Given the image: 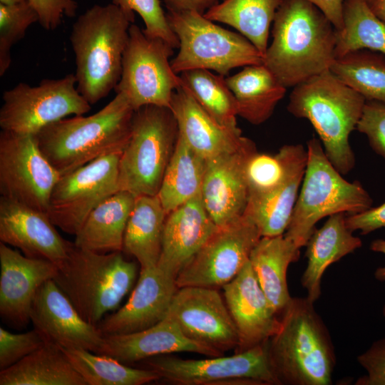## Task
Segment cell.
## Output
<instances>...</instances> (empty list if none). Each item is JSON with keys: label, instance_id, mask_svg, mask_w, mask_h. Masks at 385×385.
I'll return each mask as SVG.
<instances>
[{"label": "cell", "instance_id": "6da1fadb", "mask_svg": "<svg viewBox=\"0 0 385 385\" xmlns=\"http://www.w3.org/2000/svg\"><path fill=\"white\" fill-rule=\"evenodd\" d=\"M263 64L286 88L329 71L335 56L336 29L307 0H283Z\"/></svg>", "mask_w": 385, "mask_h": 385}, {"label": "cell", "instance_id": "7a4b0ae2", "mask_svg": "<svg viewBox=\"0 0 385 385\" xmlns=\"http://www.w3.org/2000/svg\"><path fill=\"white\" fill-rule=\"evenodd\" d=\"M134 20L135 14L111 3L93 5L73 23L69 39L75 55L76 87L91 105L117 86Z\"/></svg>", "mask_w": 385, "mask_h": 385}, {"label": "cell", "instance_id": "3957f363", "mask_svg": "<svg viewBox=\"0 0 385 385\" xmlns=\"http://www.w3.org/2000/svg\"><path fill=\"white\" fill-rule=\"evenodd\" d=\"M134 110L121 93L88 115L53 122L36 135L38 145L61 175L103 156L120 153L128 142Z\"/></svg>", "mask_w": 385, "mask_h": 385}, {"label": "cell", "instance_id": "277c9868", "mask_svg": "<svg viewBox=\"0 0 385 385\" xmlns=\"http://www.w3.org/2000/svg\"><path fill=\"white\" fill-rule=\"evenodd\" d=\"M280 314L281 327L269 340V351L281 384H331L334 347L314 302L292 297Z\"/></svg>", "mask_w": 385, "mask_h": 385}, {"label": "cell", "instance_id": "5b68a950", "mask_svg": "<svg viewBox=\"0 0 385 385\" xmlns=\"http://www.w3.org/2000/svg\"><path fill=\"white\" fill-rule=\"evenodd\" d=\"M365 102L364 96L329 70L294 86L287 110L311 123L328 159L346 175L355 165L349 135L356 128Z\"/></svg>", "mask_w": 385, "mask_h": 385}, {"label": "cell", "instance_id": "8992f818", "mask_svg": "<svg viewBox=\"0 0 385 385\" xmlns=\"http://www.w3.org/2000/svg\"><path fill=\"white\" fill-rule=\"evenodd\" d=\"M53 279L80 315L98 326L132 287L137 265L122 252L100 253L73 245Z\"/></svg>", "mask_w": 385, "mask_h": 385}, {"label": "cell", "instance_id": "52a82bcc", "mask_svg": "<svg viewBox=\"0 0 385 385\" xmlns=\"http://www.w3.org/2000/svg\"><path fill=\"white\" fill-rule=\"evenodd\" d=\"M307 165L284 236L299 248L304 247L316 224L338 213L353 215L372 207V199L358 181L345 180L324 153L320 140L307 143Z\"/></svg>", "mask_w": 385, "mask_h": 385}, {"label": "cell", "instance_id": "ba28073f", "mask_svg": "<svg viewBox=\"0 0 385 385\" xmlns=\"http://www.w3.org/2000/svg\"><path fill=\"white\" fill-rule=\"evenodd\" d=\"M168 21L178 42L170 61L180 74L193 69L226 76L235 68L263 64V55L244 36L218 26L195 11L168 10Z\"/></svg>", "mask_w": 385, "mask_h": 385}, {"label": "cell", "instance_id": "9c48e42d", "mask_svg": "<svg viewBox=\"0 0 385 385\" xmlns=\"http://www.w3.org/2000/svg\"><path fill=\"white\" fill-rule=\"evenodd\" d=\"M170 109L148 105L134 111L118 165L119 190L157 195L178 138Z\"/></svg>", "mask_w": 385, "mask_h": 385}, {"label": "cell", "instance_id": "30bf717a", "mask_svg": "<svg viewBox=\"0 0 385 385\" xmlns=\"http://www.w3.org/2000/svg\"><path fill=\"white\" fill-rule=\"evenodd\" d=\"M269 340L230 356L183 359L164 354L143 362L160 379L175 385H281L270 359Z\"/></svg>", "mask_w": 385, "mask_h": 385}, {"label": "cell", "instance_id": "8fae6325", "mask_svg": "<svg viewBox=\"0 0 385 385\" xmlns=\"http://www.w3.org/2000/svg\"><path fill=\"white\" fill-rule=\"evenodd\" d=\"M173 49L163 39L145 34L138 25H130L115 91L125 96L134 111L148 105L170 108L174 91L182 85L169 59Z\"/></svg>", "mask_w": 385, "mask_h": 385}, {"label": "cell", "instance_id": "7c38bea8", "mask_svg": "<svg viewBox=\"0 0 385 385\" xmlns=\"http://www.w3.org/2000/svg\"><path fill=\"white\" fill-rule=\"evenodd\" d=\"M91 104L76 87L75 74L43 79L38 86L19 83L5 91L0 109L1 130L36 135L48 125L69 115H83Z\"/></svg>", "mask_w": 385, "mask_h": 385}, {"label": "cell", "instance_id": "4fadbf2b", "mask_svg": "<svg viewBox=\"0 0 385 385\" xmlns=\"http://www.w3.org/2000/svg\"><path fill=\"white\" fill-rule=\"evenodd\" d=\"M60 177L41 151L35 135L1 131L2 197L47 213L52 190Z\"/></svg>", "mask_w": 385, "mask_h": 385}, {"label": "cell", "instance_id": "5bb4252c", "mask_svg": "<svg viewBox=\"0 0 385 385\" xmlns=\"http://www.w3.org/2000/svg\"><path fill=\"white\" fill-rule=\"evenodd\" d=\"M120 154L103 156L61 175L52 190L47 210L56 227L75 235L89 213L119 191Z\"/></svg>", "mask_w": 385, "mask_h": 385}, {"label": "cell", "instance_id": "9a60e30c", "mask_svg": "<svg viewBox=\"0 0 385 385\" xmlns=\"http://www.w3.org/2000/svg\"><path fill=\"white\" fill-rule=\"evenodd\" d=\"M261 237L258 228L245 215L218 227L180 270L175 280L178 288L222 287L242 270Z\"/></svg>", "mask_w": 385, "mask_h": 385}, {"label": "cell", "instance_id": "2e32d148", "mask_svg": "<svg viewBox=\"0 0 385 385\" xmlns=\"http://www.w3.org/2000/svg\"><path fill=\"white\" fill-rule=\"evenodd\" d=\"M166 316L178 324L185 337L222 354L238 346L236 327L215 288H178Z\"/></svg>", "mask_w": 385, "mask_h": 385}, {"label": "cell", "instance_id": "e0dca14e", "mask_svg": "<svg viewBox=\"0 0 385 385\" xmlns=\"http://www.w3.org/2000/svg\"><path fill=\"white\" fill-rule=\"evenodd\" d=\"M30 321L46 342L61 349H83L98 354L104 342V334L98 326L80 315L53 279L38 289Z\"/></svg>", "mask_w": 385, "mask_h": 385}, {"label": "cell", "instance_id": "ac0fdd59", "mask_svg": "<svg viewBox=\"0 0 385 385\" xmlns=\"http://www.w3.org/2000/svg\"><path fill=\"white\" fill-rule=\"evenodd\" d=\"M256 150L255 143L246 138L237 150L207 160L201 197L205 210L218 227L244 215L248 201L245 165Z\"/></svg>", "mask_w": 385, "mask_h": 385}, {"label": "cell", "instance_id": "d6986e66", "mask_svg": "<svg viewBox=\"0 0 385 385\" xmlns=\"http://www.w3.org/2000/svg\"><path fill=\"white\" fill-rule=\"evenodd\" d=\"M47 213L0 197V240L25 256L47 260L59 267L74 245L57 231Z\"/></svg>", "mask_w": 385, "mask_h": 385}, {"label": "cell", "instance_id": "ffe728a7", "mask_svg": "<svg viewBox=\"0 0 385 385\" xmlns=\"http://www.w3.org/2000/svg\"><path fill=\"white\" fill-rule=\"evenodd\" d=\"M222 289L239 337L235 353L262 344L277 333L280 318L260 286L250 261Z\"/></svg>", "mask_w": 385, "mask_h": 385}, {"label": "cell", "instance_id": "44dd1931", "mask_svg": "<svg viewBox=\"0 0 385 385\" xmlns=\"http://www.w3.org/2000/svg\"><path fill=\"white\" fill-rule=\"evenodd\" d=\"M0 265V314L14 326H25L38 289L56 277L58 268L47 260L26 257L1 242Z\"/></svg>", "mask_w": 385, "mask_h": 385}, {"label": "cell", "instance_id": "7402d4cb", "mask_svg": "<svg viewBox=\"0 0 385 385\" xmlns=\"http://www.w3.org/2000/svg\"><path fill=\"white\" fill-rule=\"evenodd\" d=\"M176 279L158 266L140 269L127 303L98 324L104 335L123 334L148 329L163 319L178 289Z\"/></svg>", "mask_w": 385, "mask_h": 385}, {"label": "cell", "instance_id": "603a6c76", "mask_svg": "<svg viewBox=\"0 0 385 385\" xmlns=\"http://www.w3.org/2000/svg\"><path fill=\"white\" fill-rule=\"evenodd\" d=\"M218 229L202 202L201 193L166 217L157 266L175 279Z\"/></svg>", "mask_w": 385, "mask_h": 385}, {"label": "cell", "instance_id": "cb8c5ba5", "mask_svg": "<svg viewBox=\"0 0 385 385\" xmlns=\"http://www.w3.org/2000/svg\"><path fill=\"white\" fill-rule=\"evenodd\" d=\"M183 351L210 357L223 355L212 348L185 337L178 324L168 316L142 331L104 335L103 346L98 354L128 364L155 356Z\"/></svg>", "mask_w": 385, "mask_h": 385}, {"label": "cell", "instance_id": "d4e9b609", "mask_svg": "<svg viewBox=\"0 0 385 385\" xmlns=\"http://www.w3.org/2000/svg\"><path fill=\"white\" fill-rule=\"evenodd\" d=\"M170 109L178 134L206 160L237 150L246 139L240 128L232 129L219 123L182 86L174 91Z\"/></svg>", "mask_w": 385, "mask_h": 385}, {"label": "cell", "instance_id": "484cf974", "mask_svg": "<svg viewBox=\"0 0 385 385\" xmlns=\"http://www.w3.org/2000/svg\"><path fill=\"white\" fill-rule=\"evenodd\" d=\"M287 173L271 192L249 199L244 215L258 228L262 237L284 235L289 224L304 178L307 149L301 144L285 145Z\"/></svg>", "mask_w": 385, "mask_h": 385}, {"label": "cell", "instance_id": "4316f807", "mask_svg": "<svg viewBox=\"0 0 385 385\" xmlns=\"http://www.w3.org/2000/svg\"><path fill=\"white\" fill-rule=\"evenodd\" d=\"M346 217L345 213L329 216L320 228L314 229L305 245L307 264L301 283L313 302L321 295L322 277L327 267L362 245L347 227Z\"/></svg>", "mask_w": 385, "mask_h": 385}, {"label": "cell", "instance_id": "83f0119b", "mask_svg": "<svg viewBox=\"0 0 385 385\" xmlns=\"http://www.w3.org/2000/svg\"><path fill=\"white\" fill-rule=\"evenodd\" d=\"M136 196L119 190L98 204L75 235L78 247L100 253L123 252L126 225Z\"/></svg>", "mask_w": 385, "mask_h": 385}, {"label": "cell", "instance_id": "f1b7e54d", "mask_svg": "<svg viewBox=\"0 0 385 385\" xmlns=\"http://www.w3.org/2000/svg\"><path fill=\"white\" fill-rule=\"evenodd\" d=\"M300 248L284 235L261 237L249 261L272 308L280 314L290 301L287 282L289 265L299 257Z\"/></svg>", "mask_w": 385, "mask_h": 385}, {"label": "cell", "instance_id": "f546056e", "mask_svg": "<svg viewBox=\"0 0 385 385\" xmlns=\"http://www.w3.org/2000/svg\"><path fill=\"white\" fill-rule=\"evenodd\" d=\"M225 80L235 96L238 116L253 125L270 118L287 91L264 64L245 66Z\"/></svg>", "mask_w": 385, "mask_h": 385}, {"label": "cell", "instance_id": "4dcf8cb0", "mask_svg": "<svg viewBox=\"0 0 385 385\" xmlns=\"http://www.w3.org/2000/svg\"><path fill=\"white\" fill-rule=\"evenodd\" d=\"M0 385H86L63 350L53 343L0 371Z\"/></svg>", "mask_w": 385, "mask_h": 385}, {"label": "cell", "instance_id": "1f68e13d", "mask_svg": "<svg viewBox=\"0 0 385 385\" xmlns=\"http://www.w3.org/2000/svg\"><path fill=\"white\" fill-rule=\"evenodd\" d=\"M167 215L157 195L136 196L124 234L123 251L133 256L140 269L158 265Z\"/></svg>", "mask_w": 385, "mask_h": 385}, {"label": "cell", "instance_id": "d6a6232c", "mask_svg": "<svg viewBox=\"0 0 385 385\" xmlns=\"http://www.w3.org/2000/svg\"><path fill=\"white\" fill-rule=\"evenodd\" d=\"M206 165L207 160L178 133L157 194L167 215L201 193Z\"/></svg>", "mask_w": 385, "mask_h": 385}, {"label": "cell", "instance_id": "836d02e7", "mask_svg": "<svg viewBox=\"0 0 385 385\" xmlns=\"http://www.w3.org/2000/svg\"><path fill=\"white\" fill-rule=\"evenodd\" d=\"M283 0H224L204 16L229 25L246 37L263 55L268 47L270 29Z\"/></svg>", "mask_w": 385, "mask_h": 385}, {"label": "cell", "instance_id": "e575fe53", "mask_svg": "<svg viewBox=\"0 0 385 385\" xmlns=\"http://www.w3.org/2000/svg\"><path fill=\"white\" fill-rule=\"evenodd\" d=\"M343 21L342 29L336 30V58L363 49L385 55V21L365 0H344Z\"/></svg>", "mask_w": 385, "mask_h": 385}, {"label": "cell", "instance_id": "d590c367", "mask_svg": "<svg viewBox=\"0 0 385 385\" xmlns=\"http://www.w3.org/2000/svg\"><path fill=\"white\" fill-rule=\"evenodd\" d=\"M86 385H142L160 379L150 369L127 366L110 356L83 349H62Z\"/></svg>", "mask_w": 385, "mask_h": 385}, {"label": "cell", "instance_id": "8d00e7d4", "mask_svg": "<svg viewBox=\"0 0 385 385\" xmlns=\"http://www.w3.org/2000/svg\"><path fill=\"white\" fill-rule=\"evenodd\" d=\"M330 71L366 101L385 103V55L358 50L335 58Z\"/></svg>", "mask_w": 385, "mask_h": 385}, {"label": "cell", "instance_id": "74e56055", "mask_svg": "<svg viewBox=\"0 0 385 385\" xmlns=\"http://www.w3.org/2000/svg\"><path fill=\"white\" fill-rule=\"evenodd\" d=\"M180 77L181 86L210 115L224 126L239 129L236 101L224 76L193 69L180 73Z\"/></svg>", "mask_w": 385, "mask_h": 385}, {"label": "cell", "instance_id": "f35d334b", "mask_svg": "<svg viewBox=\"0 0 385 385\" xmlns=\"http://www.w3.org/2000/svg\"><path fill=\"white\" fill-rule=\"evenodd\" d=\"M287 173L285 145L271 155L255 151L245 165L248 200L265 195L278 188Z\"/></svg>", "mask_w": 385, "mask_h": 385}, {"label": "cell", "instance_id": "ab89813d", "mask_svg": "<svg viewBox=\"0 0 385 385\" xmlns=\"http://www.w3.org/2000/svg\"><path fill=\"white\" fill-rule=\"evenodd\" d=\"M36 22H38V15L28 0L12 5L0 4V76L11 65L12 46Z\"/></svg>", "mask_w": 385, "mask_h": 385}, {"label": "cell", "instance_id": "60d3db41", "mask_svg": "<svg viewBox=\"0 0 385 385\" xmlns=\"http://www.w3.org/2000/svg\"><path fill=\"white\" fill-rule=\"evenodd\" d=\"M111 3L128 13H137L143 21L145 34L161 38L173 48H178V39L169 25L160 0H111Z\"/></svg>", "mask_w": 385, "mask_h": 385}, {"label": "cell", "instance_id": "b9f144b4", "mask_svg": "<svg viewBox=\"0 0 385 385\" xmlns=\"http://www.w3.org/2000/svg\"><path fill=\"white\" fill-rule=\"evenodd\" d=\"M46 341L35 329L24 333H11L0 327V369L17 363L41 347Z\"/></svg>", "mask_w": 385, "mask_h": 385}, {"label": "cell", "instance_id": "7bdbcfd3", "mask_svg": "<svg viewBox=\"0 0 385 385\" xmlns=\"http://www.w3.org/2000/svg\"><path fill=\"white\" fill-rule=\"evenodd\" d=\"M356 130L366 135L372 149L385 159V103L366 101Z\"/></svg>", "mask_w": 385, "mask_h": 385}, {"label": "cell", "instance_id": "ee69618b", "mask_svg": "<svg viewBox=\"0 0 385 385\" xmlns=\"http://www.w3.org/2000/svg\"><path fill=\"white\" fill-rule=\"evenodd\" d=\"M357 361L366 374L359 377L356 385H385V337L374 342Z\"/></svg>", "mask_w": 385, "mask_h": 385}, {"label": "cell", "instance_id": "f6af8a7d", "mask_svg": "<svg viewBox=\"0 0 385 385\" xmlns=\"http://www.w3.org/2000/svg\"><path fill=\"white\" fill-rule=\"evenodd\" d=\"M28 1L38 15V23L47 31L56 29L64 16H75L78 7L75 0Z\"/></svg>", "mask_w": 385, "mask_h": 385}, {"label": "cell", "instance_id": "bcb514c9", "mask_svg": "<svg viewBox=\"0 0 385 385\" xmlns=\"http://www.w3.org/2000/svg\"><path fill=\"white\" fill-rule=\"evenodd\" d=\"M346 222L353 232L359 230L361 235H367L381 228L385 229V202L361 212L346 215Z\"/></svg>", "mask_w": 385, "mask_h": 385}, {"label": "cell", "instance_id": "7dc6e473", "mask_svg": "<svg viewBox=\"0 0 385 385\" xmlns=\"http://www.w3.org/2000/svg\"><path fill=\"white\" fill-rule=\"evenodd\" d=\"M316 6L334 25L337 31L343 27L344 0H307Z\"/></svg>", "mask_w": 385, "mask_h": 385}, {"label": "cell", "instance_id": "c3c4849f", "mask_svg": "<svg viewBox=\"0 0 385 385\" xmlns=\"http://www.w3.org/2000/svg\"><path fill=\"white\" fill-rule=\"evenodd\" d=\"M167 10L195 11L204 14L219 0H164Z\"/></svg>", "mask_w": 385, "mask_h": 385}, {"label": "cell", "instance_id": "681fc988", "mask_svg": "<svg viewBox=\"0 0 385 385\" xmlns=\"http://www.w3.org/2000/svg\"><path fill=\"white\" fill-rule=\"evenodd\" d=\"M370 250L385 255V240H374L370 245ZM374 277L379 281H385V266L377 268L374 272Z\"/></svg>", "mask_w": 385, "mask_h": 385}, {"label": "cell", "instance_id": "f907efd6", "mask_svg": "<svg viewBox=\"0 0 385 385\" xmlns=\"http://www.w3.org/2000/svg\"><path fill=\"white\" fill-rule=\"evenodd\" d=\"M369 8L380 19L385 21V0H365Z\"/></svg>", "mask_w": 385, "mask_h": 385}, {"label": "cell", "instance_id": "816d5d0a", "mask_svg": "<svg viewBox=\"0 0 385 385\" xmlns=\"http://www.w3.org/2000/svg\"><path fill=\"white\" fill-rule=\"evenodd\" d=\"M25 1H27V0H0V4H3L5 5H12V4L24 2Z\"/></svg>", "mask_w": 385, "mask_h": 385}, {"label": "cell", "instance_id": "f5cc1de1", "mask_svg": "<svg viewBox=\"0 0 385 385\" xmlns=\"http://www.w3.org/2000/svg\"><path fill=\"white\" fill-rule=\"evenodd\" d=\"M382 314H383L384 317H385V304L384 305V307L382 308Z\"/></svg>", "mask_w": 385, "mask_h": 385}]
</instances>
